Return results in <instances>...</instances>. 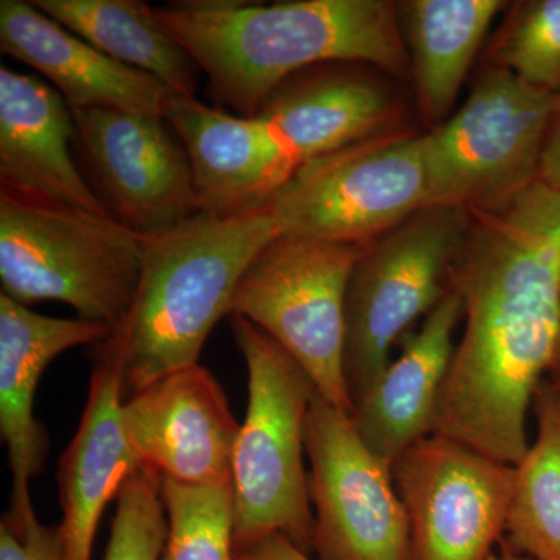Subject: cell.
<instances>
[{
	"label": "cell",
	"instance_id": "1",
	"mask_svg": "<svg viewBox=\"0 0 560 560\" xmlns=\"http://www.w3.org/2000/svg\"><path fill=\"white\" fill-rule=\"evenodd\" d=\"M475 213L452 271L464 329L434 434L515 466L529 447L534 394L560 346V189L536 179Z\"/></svg>",
	"mask_w": 560,
	"mask_h": 560
},
{
	"label": "cell",
	"instance_id": "2",
	"mask_svg": "<svg viewBox=\"0 0 560 560\" xmlns=\"http://www.w3.org/2000/svg\"><path fill=\"white\" fill-rule=\"evenodd\" d=\"M151 13L208 75L213 101L254 117L301 70L352 62L410 70L397 7L383 0H179Z\"/></svg>",
	"mask_w": 560,
	"mask_h": 560
},
{
	"label": "cell",
	"instance_id": "3",
	"mask_svg": "<svg viewBox=\"0 0 560 560\" xmlns=\"http://www.w3.org/2000/svg\"><path fill=\"white\" fill-rule=\"evenodd\" d=\"M278 235L267 206L226 219L200 213L145 238L130 312L98 345L119 363L125 399L198 364L210 331L230 316L243 272Z\"/></svg>",
	"mask_w": 560,
	"mask_h": 560
},
{
	"label": "cell",
	"instance_id": "4",
	"mask_svg": "<svg viewBox=\"0 0 560 560\" xmlns=\"http://www.w3.org/2000/svg\"><path fill=\"white\" fill-rule=\"evenodd\" d=\"M248 370V410L232 463L235 547L271 534L312 556L315 517L305 471V425L316 388L267 331L230 316Z\"/></svg>",
	"mask_w": 560,
	"mask_h": 560
},
{
	"label": "cell",
	"instance_id": "5",
	"mask_svg": "<svg viewBox=\"0 0 560 560\" xmlns=\"http://www.w3.org/2000/svg\"><path fill=\"white\" fill-rule=\"evenodd\" d=\"M145 238L113 217L0 189V283L18 304L60 301L117 329L130 312Z\"/></svg>",
	"mask_w": 560,
	"mask_h": 560
},
{
	"label": "cell",
	"instance_id": "6",
	"mask_svg": "<svg viewBox=\"0 0 560 560\" xmlns=\"http://www.w3.org/2000/svg\"><path fill=\"white\" fill-rule=\"evenodd\" d=\"M467 235L466 209L436 206L363 249L346 296L345 378L352 407L386 370L393 349L447 293Z\"/></svg>",
	"mask_w": 560,
	"mask_h": 560
},
{
	"label": "cell",
	"instance_id": "7",
	"mask_svg": "<svg viewBox=\"0 0 560 560\" xmlns=\"http://www.w3.org/2000/svg\"><path fill=\"white\" fill-rule=\"evenodd\" d=\"M556 101L510 70L486 72L455 116L422 136L429 208L485 212L539 179Z\"/></svg>",
	"mask_w": 560,
	"mask_h": 560
},
{
	"label": "cell",
	"instance_id": "8",
	"mask_svg": "<svg viewBox=\"0 0 560 560\" xmlns=\"http://www.w3.org/2000/svg\"><path fill=\"white\" fill-rule=\"evenodd\" d=\"M364 248L278 235L243 272L230 311L267 331L307 372L316 393L349 415L346 296Z\"/></svg>",
	"mask_w": 560,
	"mask_h": 560
},
{
	"label": "cell",
	"instance_id": "9",
	"mask_svg": "<svg viewBox=\"0 0 560 560\" xmlns=\"http://www.w3.org/2000/svg\"><path fill=\"white\" fill-rule=\"evenodd\" d=\"M268 208L280 237L370 245L429 208L422 136H375L305 162Z\"/></svg>",
	"mask_w": 560,
	"mask_h": 560
},
{
	"label": "cell",
	"instance_id": "10",
	"mask_svg": "<svg viewBox=\"0 0 560 560\" xmlns=\"http://www.w3.org/2000/svg\"><path fill=\"white\" fill-rule=\"evenodd\" d=\"M305 453L318 560H418L393 466L368 448L348 411L318 393Z\"/></svg>",
	"mask_w": 560,
	"mask_h": 560
},
{
	"label": "cell",
	"instance_id": "11",
	"mask_svg": "<svg viewBox=\"0 0 560 560\" xmlns=\"http://www.w3.org/2000/svg\"><path fill=\"white\" fill-rule=\"evenodd\" d=\"M514 466L431 434L393 463L418 560H490L506 528Z\"/></svg>",
	"mask_w": 560,
	"mask_h": 560
},
{
	"label": "cell",
	"instance_id": "12",
	"mask_svg": "<svg viewBox=\"0 0 560 560\" xmlns=\"http://www.w3.org/2000/svg\"><path fill=\"white\" fill-rule=\"evenodd\" d=\"M84 164L110 215L153 238L200 215L189 154L161 116L72 110Z\"/></svg>",
	"mask_w": 560,
	"mask_h": 560
},
{
	"label": "cell",
	"instance_id": "13",
	"mask_svg": "<svg viewBox=\"0 0 560 560\" xmlns=\"http://www.w3.org/2000/svg\"><path fill=\"white\" fill-rule=\"evenodd\" d=\"M140 466L184 486L232 485L241 427L217 378L200 364L164 375L121 405Z\"/></svg>",
	"mask_w": 560,
	"mask_h": 560
},
{
	"label": "cell",
	"instance_id": "14",
	"mask_svg": "<svg viewBox=\"0 0 560 560\" xmlns=\"http://www.w3.org/2000/svg\"><path fill=\"white\" fill-rule=\"evenodd\" d=\"M189 154L201 213L243 215L267 208L301 167L261 117L232 116L197 97L173 94L164 113Z\"/></svg>",
	"mask_w": 560,
	"mask_h": 560
},
{
	"label": "cell",
	"instance_id": "15",
	"mask_svg": "<svg viewBox=\"0 0 560 560\" xmlns=\"http://www.w3.org/2000/svg\"><path fill=\"white\" fill-rule=\"evenodd\" d=\"M92 349L90 396L75 436L58 464L61 560H91L103 512L140 467L121 423L125 396L119 363L102 346Z\"/></svg>",
	"mask_w": 560,
	"mask_h": 560
},
{
	"label": "cell",
	"instance_id": "16",
	"mask_svg": "<svg viewBox=\"0 0 560 560\" xmlns=\"http://www.w3.org/2000/svg\"><path fill=\"white\" fill-rule=\"evenodd\" d=\"M463 313V298L451 283L399 355L353 404L350 418L357 433L390 466L412 445L434 434Z\"/></svg>",
	"mask_w": 560,
	"mask_h": 560
},
{
	"label": "cell",
	"instance_id": "17",
	"mask_svg": "<svg viewBox=\"0 0 560 560\" xmlns=\"http://www.w3.org/2000/svg\"><path fill=\"white\" fill-rule=\"evenodd\" d=\"M0 47L49 79L70 110L119 109L164 117L175 94L156 77L95 49L32 2H0Z\"/></svg>",
	"mask_w": 560,
	"mask_h": 560
},
{
	"label": "cell",
	"instance_id": "18",
	"mask_svg": "<svg viewBox=\"0 0 560 560\" xmlns=\"http://www.w3.org/2000/svg\"><path fill=\"white\" fill-rule=\"evenodd\" d=\"M75 136L60 92L0 68V189L113 217L72 160Z\"/></svg>",
	"mask_w": 560,
	"mask_h": 560
},
{
	"label": "cell",
	"instance_id": "19",
	"mask_svg": "<svg viewBox=\"0 0 560 560\" xmlns=\"http://www.w3.org/2000/svg\"><path fill=\"white\" fill-rule=\"evenodd\" d=\"M110 334L105 324L38 315L0 294V434L13 475L11 493H31L49 455L46 427L33 412L40 375L66 350L94 348Z\"/></svg>",
	"mask_w": 560,
	"mask_h": 560
},
{
	"label": "cell",
	"instance_id": "20",
	"mask_svg": "<svg viewBox=\"0 0 560 560\" xmlns=\"http://www.w3.org/2000/svg\"><path fill=\"white\" fill-rule=\"evenodd\" d=\"M352 62H327L301 70L261 103L300 164L381 136L394 110L381 81Z\"/></svg>",
	"mask_w": 560,
	"mask_h": 560
},
{
	"label": "cell",
	"instance_id": "21",
	"mask_svg": "<svg viewBox=\"0 0 560 560\" xmlns=\"http://www.w3.org/2000/svg\"><path fill=\"white\" fill-rule=\"evenodd\" d=\"M500 0H412L401 3L420 110L445 119L455 105L482 39L503 9Z\"/></svg>",
	"mask_w": 560,
	"mask_h": 560
},
{
	"label": "cell",
	"instance_id": "22",
	"mask_svg": "<svg viewBox=\"0 0 560 560\" xmlns=\"http://www.w3.org/2000/svg\"><path fill=\"white\" fill-rule=\"evenodd\" d=\"M33 5L113 60L195 97L197 62L138 0H33Z\"/></svg>",
	"mask_w": 560,
	"mask_h": 560
},
{
	"label": "cell",
	"instance_id": "23",
	"mask_svg": "<svg viewBox=\"0 0 560 560\" xmlns=\"http://www.w3.org/2000/svg\"><path fill=\"white\" fill-rule=\"evenodd\" d=\"M536 440L515 464L504 536L534 560H560V394L544 381L534 394Z\"/></svg>",
	"mask_w": 560,
	"mask_h": 560
},
{
	"label": "cell",
	"instance_id": "24",
	"mask_svg": "<svg viewBox=\"0 0 560 560\" xmlns=\"http://www.w3.org/2000/svg\"><path fill=\"white\" fill-rule=\"evenodd\" d=\"M167 539L161 560H234V488L162 480Z\"/></svg>",
	"mask_w": 560,
	"mask_h": 560
},
{
	"label": "cell",
	"instance_id": "25",
	"mask_svg": "<svg viewBox=\"0 0 560 560\" xmlns=\"http://www.w3.org/2000/svg\"><path fill=\"white\" fill-rule=\"evenodd\" d=\"M490 58L530 86L560 94V0L518 3Z\"/></svg>",
	"mask_w": 560,
	"mask_h": 560
},
{
	"label": "cell",
	"instance_id": "26",
	"mask_svg": "<svg viewBox=\"0 0 560 560\" xmlns=\"http://www.w3.org/2000/svg\"><path fill=\"white\" fill-rule=\"evenodd\" d=\"M167 529L162 478L140 466L117 497L103 560H161Z\"/></svg>",
	"mask_w": 560,
	"mask_h": 560
},
{
	"label": "cell",
	"instance_id": "27",
	"mask_svg": "<svg viewBox=\"0 0 560 560\" xmlns=\"http://www.w3.org/2000/svg\"><path fill=\"white\" fill-rule=\"evenodd\" d=\"M0 560H61L58 528L39 522L32 495H11L0 521Z\"/></svg>",
	"mask_w": 560,
	"mask_h": 560
},
{
	"label": "cell",
	"instance_id": "28",
	"mask_svg": "<svg viewBox=\"0 0 560 560\" xmlns=\"http://www.w3.org/2000/svg\"><path fill=\"white\" fill-rule=\"evenodd\" d=\"M234 560H313L311 555L300 550L287 537L271 534L253 541V544L235 547Z\"/></svg>",
	"mask_w": 560,
	"mask_h": 560
},
{
	"label": "cell",
	"instance_id": "29",
	"mask_svg": "<svg viewBox=\"0 0 560 560\" xmlns=\"http://www.w3.org/2000/svg\"><path fill=\"white\" fill-rule=\"evenodd\" d=\"M539 179L548 186L560 189V94L556 101L550 131H548L544 154H541Z\"/></svg>",
	"mask_w": 560,
	"mask_h": 560
},
{
	"label": "cell",
	"instance_id": "30",
	"mask_svg": "<svg viewBox=\"0 0 560 560\" xmlns=\"http://www.w3.org/2000/svg\"><path fill=\"white\" fill-rule=\"evenodd\" d=\"M490 560H534L528 558V556L518 555V552H515L514 550H511L510 547L503 548L501 550L500 555L497 556V558L490 559Z\"/></svg>",
	"mask_w": 560,
	"mask_h": 560
},
{
	"label": "cell",
	"instance_id": "31",
	"mask_svg": "<svg viewBox=\"0 0 560 560\" xmlns=\"http://www.w3.org/2000/svg\"><path fill=\"white\" fill-rule=\"evenodd\" d=\"M552 374H555V378H552V385H555V388L558 389V393L560 394V346H559V352L558 357H556L555 364H552L551 368Z\"/></svg>",
	"mask_w": 560,
	"mask_h": 560
}]
</instances>
